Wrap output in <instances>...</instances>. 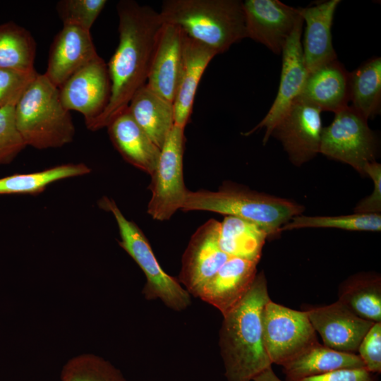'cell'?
<instances>
[{
    "label": "cell",
    "instance_id": "836d02e7",
    "mask_svg": "<svg viewBox=\"0 0 381 381\" xmlns=\"http://www.w3.org/2000/svg\"><path fill=\"white\" fill-rule=\"evenodd\" d=\"M365 368L372 373L381 372V322H375L358 348Z\"/></svg>",
    "mask_w": 381,
    "mask_h": 381
},
{
    "label": "cell",
    "instance_id": "2e32d148",
    "mask_svg": "<svg viewBox=\"0 0 381 381\" xmlns=\"http://www.w3.org/2000/svg\"><path fill=\"white\" fill-rule=\"evenodd\" d=\"M98 56L90 31L64 25L50 46L44 75L59 88L75 73Z\"/></svg>",
    "mask_w": 381,
    "mask_h": 381
},
{
    "label": "cell",
    "instance_id": "277c9868",
    "mask_svg": "<svg viewBox=\"0 0 381 381\" xmlns=\"http://www.w3.org/2000/svg\"><path fill=\"white\" fill-rule=\"evenodd\" d=\"M181 210L212 212L243 219L258 225L270 238L279 234L282 226L292 217L301 214L304 207L288 199L225 183L216 191L188 190Z\"/></svg>",
    "mask_w": 381,
    "mask_h": 381
},
{
    "label": "cell",
    "instance_id": "7a4b0ae2",
    "mask_svg": "<svg viewBox=\"0 0 381 381\" xmlns=\"http://www.w3.org/2000/svg\"><path fill=\"white\" fill-rule=\"evenodd\" d=\"M270 300L263 272L226 313L219 345L228 381H251L272 363L263 341L262 315Z\"/></svg>",
    "mask_w": 381,
    "mask_h": 381
},
{
    "label": "cell",
    "instance_id": "f1b7e54d",
    "mask_svg": "<svg viewBox=\"0 0 381 381\" xmlns=\"http://www.w3.org/2000/svg\"><path fill=\"white\" fill-rule=\"evenodd\" d=\"M90 168L84 163L64 164L40 171L17 174L0 179V195L42 192L56 181L88 174Z\"/></svg>",
    "mask_w": 381,
    "mask_h": 381
},
{
    "label": "cell",
    "instance_id": "cb8c5ba5",
    "mask_svg": "<svg viewBox=\"0 0 381 381\" xmlns=\"http://www.w3.org/2000/svg\"><path fill=\"white\" fill-rule=\"evenodd\" d=\"M289 381L328 373L341 369L363 368L356 353L338 351L317 342L282 365Z\"/></svg>",
    "mask_w": 381,
    "mask_h": 381
},
{
    "label": "cell",
    "instance_id": "3957f363",
    "mask_svg": "<svg viewBox=\"0 0 381 381\" xmlns=\"http://www.w3.org/2000/svg\"><path fill=\"white\" fill-rule=\"evenodd\" d=\"M159 15L188 37L217 54L246 37L243 1L238 0H165Z\"/></svg>",
    "mask_w": 381,
    "mask_h": 381
},
{
    "label": "cell",
    "instance_id": "d590c367",
    "mask_svg": "<svg viewBox=\"0 0 381 381\" xmlns=\"http://www.w3.org/2000/svg\"><path fill=\"white\" fill-rule=\"evenodd\" d=\"M69 381H125L119 373L108 363L92 360L89 373L78 372L71 375Z\"/></svg>",
    "mask_w": 381,
    "mask_h": 381
},
{
    "label": "cell",
    "instance_id": "9c48e42d",
    "mask_svg": "<svg viewBox=\"0 0 381 381\" xmlns=\"http://www.w3.org/2000/svg\"><path fill=\"white\" fill-rule=\"evenodd\" d=\"M263 341L272 363L284 365L318 342L307 311H299L271 301L262 315Z\"/></svg>",
    "mask_w": 381,
    "mask_h": 381
},
{
    "label": "cell",
    "instance_id": "d6a6232c",
    "mask_svg": "<svg viewBox=\"0 0 381 381\" xmlns=\"http://www.w3.org/2000/svg\"><path fill=\"white\" fill-rule=\"evenodd\" d=\"M38 74L0 68V109L16 103L27 86Z\"/></svg>",
    "mask_w": 381,
    "mask_h": 381
},
{
    "label": "cell",
    "instance_id": "83f0119b",
    "mask_svg": "<svg viewBox=\"0 0 381 381\" xmlns=\"http://www.w3.org/2000/svg\"><path fill=\"white\" fill-rule=\"evenodd\" d=\"M35 40L29 30L9 21L0 24V68L32 72L36 56Z\"/></svg>",
    "mask_w": 381,
    "mask_h": 381
},
{
    "label": "cell",
    "instance_id": "74e56055",
    "mask_svg": "<svg viewBox=\"0 0 381 381\" xmlns=\"http://www.w3.org/2000/svg\"><path fill=\"white\" fill-rule=\"evenodd\" d=\"M253 381H282L274 373L272 367L262 371L253 379Z\"/></svg>",
    "mask_w": 381,
    "mask_h": 381
},
{
    "label": "cell",
    "instance_id": "484cf974",
    "mask_svg": "<svg viewBox=\"0 0 381 381\" xmlns=\"http://www.w3.org/2000/svg\"><path fill=\"white\" fill-rule=\"evenodd\" d=\"M339 301L358 317L381 322V278L373 272L350 277L340 286Z\"/></svg>",
    "mask_w": 381,
    "mask_h": 381
},
{
    "label": "cell",
    "instance_id": "ffe728a7",
    "mask_svg": "<svg viewBox=\"0 0 381 381\" xmlns=\"http://www.w3.org/2000/svg\"><path fill=\"white\" fill-rule=\"evenodd\" d=\"M114 146L129 164L151 175L161 150L135 122L128 110L116 116L107 126Z\"/></svg>",
    "mask_w": 381,
    "mask_h": 381
},
{
    "label": "cell",
    "instance_id": "4dcf8cb0",
    "mask_svg": "<svg viewBox=\"0 0 381 381\" xmlns=\"http://www.w3.org/2000/svg\"><path fill=\"white\" fill-rule=\"evenodd\" d=\"M107 2L106 0H61L56 4V11L63 25L90 31Z\"/></svg>",
    "mask_w": 381,
    "mask_h": 381
},
{
    "label": "cell",
    "instance_id": "8fae6325",
    "mask_svg": "<svg viewBox=\"0 0 381 381\" xmlns=\"http://www.w3.org/2000/svg\"><path fill=\"white\" fill-rule=\"evenodd\" d=\"M303 24V20L299 14L294 28L282 52L280 83L277 97L271 108L258 124L243 133V135L248 136L264 128L265 129L264 145L271 136L274 126L287 112L292 103L300 96L308 75L301 42Z\"/></svg>",
    "mask_w": 381,
    "mask_h": 381
},
{
    "label": "cell",
    "instance_id": "44dd1931",
    "mask_svg": "<svg viewBox=\"0 0 381 381\" xmlns=\"http://www.w3.org/2000/svg\"><path fill=\"white\" fill-rule=\"evenodd\" d=\"M217 54L210 47L185 35L182 70L173 102L174 125L185 128L188 123L200 79Z\"/></svg>",
    "mask_w": 381,
    "mask_h": 381
},
{
    "label": "cell",
    "instance_id": "f546056e",
    "mask_svg": "<svg viewBox=\"0 0 381 381\" xmlns=\"http://www.w3.org/2000/svg\"><path fill=\"white\" fill-rule=\"evenodd\" d=\"M302 228H337L349 231H380V214H358L340 216H305L292 217L281 231Z\"/></svg>",
    "mask_w": 381,
    "mask_h": 381
},
{
    "label": "cell",
    "instance_id": "9a60e30c",
    "mask_svg": "<svg viewBox=\"0 0 381 381\" xmlns=\"http://www.w3.org/2000/svg\"><path fill=\"white\" fill-rule=\"evenodd\" d=\"M307 313L323 345L346 353L358 351L361 341L375 323L358 317L339 301L310 309Z\"/></svg>",
    "mask_w": 381,
    "mask_h": 381
},
{
    "label": "cell",
    "instance_id": "6da1fadb",
    "mask_svg": "<svg viewBox=\"0 0 381 381\" xmlns=\"http://www.w3.org/2000/svg\"><path fill=\"white\" fill-rule=\"evenodd\" d=\"M116 10L119 41L107 64L110 97L102 113L87 126L92 131L107 128L146 85L157 37L164 25L159 12L135 1H120Z\"/></svg>",
    "mask_w": 381,
    "mask_h": 381
},
{
    "label": "cell",
    "instance_id": "8992f818",
    "mask_svg": "<svg viewBox=\"0 0 381 381\" xmlns=\"http://www.w3.org/2000/svg\"><path fill=\"white\" fill-rule=\"evenodd\" d=\"M98 205L113 214L119 231L120 246L143 272L146 277L143 290L145 298L159 299L176 311L186 309L191 304L190 294L177 279L163 270L141 229L126 218L114 200L104 196L99 200Z\"/></svg>",
    "mask_w": 381,
    "mask_h": 381
},
{
    "label": "cell",
    "instance_id": "d4e9b609",
    "mask_svg": "<svg viewBox=\"0 0 381 381\" xmlns=\"http://www.w3.org/2000/svg\"><path fill=\"white\" fill-rule=\"evenodd\" d=\"M267 238L261 227L243 219L225 216L220 222L219 245L229 257L258 262Z\"/></svg>",
    "mask_w": 381,
    "mask_h": 381
},
{
    "label": "cell",
    "instance_id": "1f68e13d",
    "mask_svg": "<svg viewBox=\"0 0 381 381\" xmlns=\"http://www.w3.org/2000/svg\"><path fill=\"white\" fill-rule=\"evenodd\" d=\"M16 104L0 109V165L11 163L26 147L15 122Z\"/></svg>",
    "mask_w": 381,
    "mask_h": 381
},
{
    "label": "cell",
    "instance_id": "d6986e66",
    "mask_svg": "<svg viewBox=\"0 0 381 381\" xmlns=\"http://www.w3.org/2000/svg\"><path fill=\"white\" fill-rule=\"evenodd\" d=\"M258 263L230 257L202 289L198 298L213 306L224 315L250 288L257 274Z\"/></svg>",
    "mask_w": 381,
    "mask_h": 381
},
{
    "label": "cell",
    "instance_id": "5b68a950",
    "mask_svg": "<svg viewBox=\"0 0 381 381\" xmlns=\"http://www.w3.org/2000/svg\"><path fill=\"white\" fill-rule=\"evenodd\" d=\"M15 122L26 146L38 150L63 147L73 140V119L59 90L44 74H37L19 97Z\"/></svg>",
    "mask_w": 381,
    "mask_h": 381
},
{
    "label": "cell",
    "instance_id": "4316f807",
    "mask_svg": "<svg viewBox=\"0 0 381 381\" xmlns=\"http://www.w3.org/2000/svg\"><path fill=\"white\" fill-rule=\"evenodd\" d=\"M349 101L365 119L380 112L381 102V59L373 58L349 73Z\"/></svg>",
    "mask_w": 381,
    "mask_h": 381
},
{
    "label": "cell",
    "instance_id": "7c38bea8",
    "mask_svg": "<svg viewBox=\"0 0 381 381\" xmlns=\"http://www.w3.org/2000/svg\"><path fill=\"white\" fill-rule=\"evenodd\" d=\"M219 227L213 219L199 226L183 255L178 280L195 297L230 258L219 247Z\"/></svg>",
    "mask_w": 381,
    "mask_h": 381
},
{
    "label": "cell",
    "instance_id": "7402d4cb",
    "mask_svg": "<svg viewBox=\"0 0 381 381\" xmlns=\"http://www.w3.org/2000/svg\"><path fill=\"white\" fill-rule=\"evenodd\" d=\"M321 111L337 112L349 102V73L337 59L308 73L298 97Z\"/></svg>",
    "mask_w": 381,
    "mask_h": 381
},
{
    "label": "cell",
    "instance_id": "30bf717a",
    "mask_svg": "<svg viewBox=\"0 0 381 381\" xmlns=\"http://www.w3.org/2000/svg\"><path fill=\"white\" fill-rule=\"evenodd\" d=\"M321 111L318 107L298 97L272 132L271 135L282 143L290 161L297 167L320 153Z\"/></svg>",
    "mask_w": 381,
    "mask_h": 381
},
{
    "label": "cell",
    "instance_id": "ac0fdd59",
    "mask_svg": "<svg viewBox=\"0 0 381 381\" xmlns=\"http://www.w3.org/2000/svg\"><path fill=\"white\" fill-rule=\"evenodd\" d=\"M339 0H329L306 8H297L306 22L303 54L309 73L337 59L331 28Z\"/></svg>",
    "mask_w": 381,
    "mask_h": 381
},
{
    "label": "cell",
    "instance_id": "e0dca14e",
    "mask_svg": "<svg viewBox=\"0 0 381 381\" xmlns=\"http://www.w3.org/2000/svg\"><path fill=\"white\" fill-rule=\"evenodd\" d=\"M185 34L174 25L164 23L157 37L147 86L173 103L183 65Z\"/></svg>",
    "mask_w": 381,
    "mask_h": 381
},
{
    "label": "cell",
    "instance_id": "8d00e7d4",
    "mask_svg": "<svg viewBox=\"0 0 381 381\" xmlns=\"http://www.w3.org/2000/svg\"><path fill=\"white\" fill-rule=\"evenodd\" d=\"M298 381H374L365 368L341 369L323 375L306 377Z\"/></svg>",
    "mask_w": 381,
    "mask_h": 381
},
{
    "label": "cell",
    "instance_id": "5bb4252c",
    "mask_svg": "<svg viewBox=\"0 0 381 381\" xmlns=\"http://www.w3.org/2000/svg\"><path fill=\"white\" fill-rule=\"evenodd\" d=\"M243 7L246 37L282 54L299 17L298 8L278 0H246Z\"/></svg>",
    "mask_w": 381,
    "mask_h": 381
},
{
    "label": "cell",
    "instance_id": "603a6c76",
    "mask_svg": "<svg viewBox=\"0 0 381 381\" xmlns=\"http://www.w3.org/2000/svg\"><path fill=\"white\" fill-rule=\"evenodd\" d=\"M127 109L135 122L161 150L174 126L173 103L145 85L133 97Z\"/></svg>",
    "mask_w": 381,
    "mask_h": 381
},
{
    "label": "cell",
    "instance_id": "52a82bcc",
    "mask_svg": "<svg viewBox=\"0 0 381 381\" xmlns=\"http://www.w3.org/2000/svg\"><path fill=\"white\" fill-rule=\"evenodd\" d=\"M377 150L368 120L351 106L336 112L332 122L322 128L320 153L350 165L361 176L365 164L375 161Z\"/></svg>",
    "mask_w": 381,
    "mask_h": 381
},
{
    "label": "cell",
    "instance_id": "e575fe53",
    "mask_svg": "<svg viewBox=\"0 0 381 381\" xmlns=\"http://www.w3.org/2000/svg\"><path fill=\"white\" fill-rule=\"evenodd\" d=\"M365 176L373 181L370 195L361 200L355 207L354 213L380 214L381 212V165L376 161L368 162L364 167Z\"/></svg>",
    "mask_w": 381,
    "mask_h": 381
},
{
    "label": "cell",
    "instance_id": "4fadbf2b",
    "mask_svg": "<svg viewBox=\"0 0 381 381\" xmlns=\"http://www.w3.org/2000/svg\"><path fill=\"white\" fill-rule=\"evenodd\" d=\"M59 90L65 108L82 114L88 126L109 102L111 83L107 64L99 56L71 76Z\"/></svg>",
    "mask_w": 381,
    "mask_h": 381
},
{
    "label": "cell",
    "instance_id": "ba28073f",
    "mask_svg": "<svg viewBox=\"0 0 381 381\" xmlns=\"http://www.w3.org/2000/svg\"><path fill=\"white\" fill-rule=\"evenodd\" d=\"M185 128L174 125L161 148L157 164L150 175L151 198L147 214L158 221L169 219L185 201L188 189L183 174Z\"/></svg>",
    "mask_w": 381,
    "mask_h": 381
}]
</instances>
